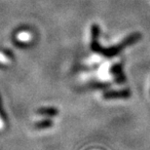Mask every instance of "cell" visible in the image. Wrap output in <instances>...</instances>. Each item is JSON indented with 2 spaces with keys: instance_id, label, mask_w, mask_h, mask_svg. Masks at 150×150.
I'll list each match as a JSON object with an SVG mask.
<instances>
[{
  "instance_id": "3957f363",
  "label": "cell",
  "mask_w": 150,
  "mask_h": 150,
  "mask_svg": "<svg viewBox=\"0 0 150 150\" xmlns=\"http://www.w3.org/2000/svg\"><path fill=\"white\" fill-rule=\"evenodd\" d=\"M131 97L130 90H120V91H110L103 95L105 100H116V98H129Z\"/></svg>"
},
{
  "instance_id": "6da1fadb",
  "label": "cell",
  "mask_w": 150,
  "mask_h": 150,
  "mask_svg": "<svg viewBox=\"0 0 150 150\" xmlns=\"http://www.w3.org/2000/svg\"><path fill=\"white\" fill-rule=\"evenodd\" d=\"M142 38V35L140 34L139 32H134V33L128 35L125 39H123L122 42H120L119 44H117L115 46H112L110 48L100 47L98 41L92 42V49L96 51V52L103 54L106 58H113V57L119 55V54L121 53L123 50H125L127 47L137 43Z\"/></svg>"
},
{
  "instance_id": "277c9868",
  "label": "cell",
  "mask_w": 150,
  "mask_h": 150,
  "mask_svg": "<svg viewBox=\"0 0 150 150\" xmlns=\"http://www.w3.org/2000/svg\"><path fill=\"white\" fill-rule=\"evenodd\" d=\"M18 38H19L20 41H29V39H30V35H29L28 33H23V34H20L19 36H18Z\"/></svg>"
},
{
  "instance_id": "7a4b0ae2",
  "label": "cell",
  "mask_w": 150,
  "mask_h": 150,
  "mask_svg": "<svg viewBox=\"0 0 150 150\" xmlns=\"http://www.w3.org/2000/svg\"><path fill=\"white\" fill-rule=\"evenodd\" d=\"M110 73H111L114 78H115L116 83L118 84H124L127 79H126V75L124 74V71H123V65L122 64H113L111 67H110Z\"/></svg>"
},
{
  "instance_id": "5b68a950",
  "label": "cell",
  "mask_w": 150,
  "mask_h": 150,
  "mask_svg": "<svg viewBox=\"0 0 150 150\" xmlns=\"http://www.w3.org/2000/svg\"><path fill=\"white\" fill-rule=\"evenodd\" d=\"M0 62H3V64H9L10 62V59H9L7 57H6L4 54H2V53H0Z\"/></svg>"
},
{
  "instance_id": "8992f818",
  "label": "cell",
  "mask_w": 150,
  "mask_h": 150,
  "mask_svg": "<svg viewBox=\"0 0 150 150\" xmlns=\"http://www.w3.org/2000/svg\"><path fill=\"white\" fill-rule=\"evenodd\" d=\"M3 128H4V122L2 121L1 117H0V130H3Z\"/></svg>"
}]
</instances>
